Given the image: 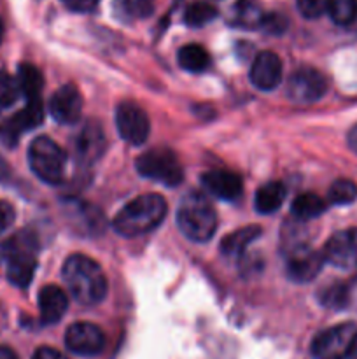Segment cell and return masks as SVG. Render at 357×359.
Instances as JSON below:
<instances>
[{
	"label": "cell",
	"mask_w": 357,
	"mask_h": 359,
	"mask_svg": "<svg viewBox=\"0 0 357 359\" xmlns=\"http://www.w3.org/2000/svg\"><path fill=\"white\" fill-rule=\"evenodd\" d=\"M62 277L69 293L80 305L100 304L107 294V279L104 270L94 259L84 255H72L63 263Z\"/></svg>",
	"instance_id": "cell-1"
},
{
	"label": "cell",
	"mask_w": 357,
	"mask_h": 359,
	"mask_svg": "<svg viewBox=\"0 0 357 359\" xmlns=\"http://www.w3.org/2000/svg\"><path fill=\"white\" fill-rule=\"evenodd\" d=\"M164 216H167V202L163 196L147 193L126 203L115 214L112 226L121 237H140L160 226Z\"/></svg>",
	"instance_id": "cell-2"
},
{
	"label": "cell",
	"mask_w": 357,
	"mask_h": 359,
	"mask_svg": "<svg viewBox=\"0 0 357 359\" xmlns=\"http://www.w3.org/2000/svg\"><path fill=\"white\" fill-rule=\"evenodd\" d=\"M177 226L189 241L209 242L217 228V216L212 203L200 193H188L178 205Z\"/></svg>",
	"instance_id": "cell-3"
},
{
	"label": "cell",
	"mask_w": 357,
	"mask_h": 359,
	"mask_svg": "<svg viewBox=\"0 0 357 359\" xmlns=\"http://www.w3.org/2000/svg\"><path fill=\"white\" fill-rule=\"evenodd\" d=\"M28 163L31 172L46 184H62L65 179V151L49 137L42 135L31 140L28 147Z\"/></svg>",
	"instance_id": "cell-4"
},
{
	"label": "cell",
	"mask_w": 357,
	"mask_h": 359,
	"mask_svg": "<svg viewBox=\"0 0 357 359\" xmlns=\"http://www.w3.org/2000/svg\"><path fill=\"white\" fill-rule=\"evenodd\" d=\"M135 167L140 175L150 179V181L161 182L164 186H178L184 179V168H182L178 158L164 147H154L140 154L135 161Z\"/></svg>",
	"instance_id": "cell-5"
},
{
	"label": "cell",
	"mask_w": 357,
	"mask_h": 359,
	"mask_svg": "<svg viewBox=\"0 0 357 359\" xmlns=\"http://www.w3.org/2000/svg\"><path fill=\"white\" fill-rule=\"evenodd\" d=\"M356 335L357 326L354 323H343L324 330L312 342V356L315 359H346Z\"/></svg>",
	"instance_id": "cell-6"
},
{
	"label": "cell",
	"mask_w": 357,
	"mask_h": 359,
	"mask_svg": "<svg viewBox=\"0 0 357 359\" xmlns=\"http://www.w3.org/2000/svg\"><path fill=\"white\" fill-rule=\"evenodd\" d=\"M115 128L122 140L132 146H140L149 137L150 123L140 105L135 102H121L115 109Z\"/></svg>",
	"instance_id": "cell-7"
},
{
	"label": "cell",
	"mask_w": 357,
	"mask_h": 359,
	"mask_svg": "<svg viewBox=\"0 0 357 359\" xmlns=\"http://www.w3.org/2000/svg\"><path fill=\"white\" fill-rule=\"evenodd\" d=\"M42 119H44V107H42L41 98L27 100V105L21 111L0 123V140L7 147H14L20 142L21 133L37 128Z\"/></svg>",
	"instance_id": "cell-8"
},
{
	"label": "cell",
	"mask_w": 357,
	"mask_h": 359,
	"mask_svg": "<svg viewBox=\"0 0 357 359\" xmlns=\"http://www.w3.org/2000/svg\"><path fill=\"white\" fill-rule=\"evenodd\" d=\"M65 346L77 356H98L105 349V333L91 323H74L65 333Z\"/></svg>",
	"instance_id": "cell-9"
},
{
	"label": "cell",
	"mask_w": 357,
	"mask_h": 359,
	"mask_svg": "<svg viewBox=\"0 0 357 359\" xmlns=\"http://www.w3.org/2000/svg\"><path fill=\"white\" fill-rule=\"evenodd\" d=\"M328 91V81L315 69H298L287 81V95L290 100L300 104H310L324 97Z\"/></svg>",
	"instance_id": "cell-10"
},
{
	"label": "cell",
	"mask_w": 357,
	"mask_h": 359,
	"mask_svg": "<svg viewBox=\"0 0 357 359\" xmlns=\"http://www.w3.org/2000/svg\"><path fill=\"white\" fill-rule=\"evenodd\" d=\"M322 255L338 269H357V228L336 231L326 242Z\"/></svg>",
	"instance_id": "cell-11"
},
{
	"label": "cell",
	"mask_w": 357,
	"mask_h": 359,
	"mask_svg": "<svg viewBox=\"0 0 357 359\" xmlns=\"http://www.w3.org/2000/svg\"><path fill=\"white\" fill-rule=\"evenodd\" d=\"M324 255L308 245L301 244L290 249L287 258V276L294 283H310L321 273L324 265Z\"/></svg>",
	"instance_id": "cell-12"
},
{
	"label": "cell",
	"mask_w": 357,
	"mask_h": 359,
	"mask_svg": "<svg viewBox=\"0 0 357 359\" xmlns=\"http://www.w3.org/2000/svg\"><path fill=\"white\" fill-rule=\"evenodd\" d=\"M49 112L59 125H76L83 114V97L74 84H63L49 102Z\"/></svg>",
	"instance_id": "cell-13"
},
{
	"label": "cell",
	"mask_w": 357,
	"mask_h": 359,
	"mask_svg": "<svg viewBox=\"0 0 357 359\" xmlns=\"http://www.w3.org/2000/svg\"><path fill=\"white\" fill-rule=\"evenodd\" d=\"M248 77L258 90H273L279 86L280 79H282V60L273 51L259 53L252 62Z\"/></svg>",
	"instance_id": "cell-14"
},
{
	"label": "cell",
	"mask_w": 357,
	"mask_h": 359,
	"mask_svg": "<svg viewBox=\"0 0 357 359\" xmlns=\"http://www.w3.org/2000/svg\"><path fill=\"white\" fill-rule=\"evenodd\" d=\"M202 186L210 195L226 200V202L240 198L241 191H244V182H241L240 175L230 170L205 172L202 174Z\"/></svg>",
	"instance_id": "cell-15"
},
{
	"label": "cell",
	"mask_w": 357,
	"mask_h": 359,
	"mask_svg": "<svg viewBox=\"0 0 357 359\" xmlns=\"http://www.w3.org/2000/svg\"><path fill=\"white\" fill-rule=\"evenodd\" d=\"M105 135L98 123H88L83 126L76 139V156L80 163L91 165L104 154Z\"/></svg>",
	"instance_id": "cell-16"
},
{
	"label": "cell",
	"mask_w": 357,
	"mask_h": 359,
	"mask_svg": "<svg viewBox=\"0 0 357 359\" xmlns=\"http://www.w3.org/2000/svg\"><path fill=\"white\" fill-rule=\"evenodd\" d=\"M69 309V298L62 287L49 284L38 293V311H41L42 325H55L65 316Z\"/></svg>",
	"instance_id": "cell-17"
},
{
	"label": "cell",
	"mask_w": 357,
	"mask_h": 359,
	"mask_svg": "<svg viewBox=\"0 0 357 359\" xmlns=\"http://www.w3.org/2000/svg\"><path fill=\"white\" fill-rule=\"evenodd\" d=\"M37 252V238L30 231H20L0 244V265L21 258V256H35Z\"/></svg>",
	"instance_id": "cell-18"
},
{
	"label": "cell",
	"mask_w": 357,
	"mask_h": 359,
	"mask_svg": "<svg viewBox=\"0 0 357 359\" xmlns=\"http://www.w3.org/2000/svg\"><path fill=\"white\" fill-rule=\"evenodd\" d=\"M261 235V228L259 226H244L240 230L233 231L227 237H224V241L220 242L219 249L223 252V256L230 259H238L244 256L245 249L255 241V238Z\"/></svg>",
	"instance_id": "cell-19"
},
{
	"label": "cell",
	"mask_w": 357,
	"mask_h": 359,
	"mask_svg": "<svg viewBox=\"0 0 357 359\" xmlns=\"http://www.w3.org/2000/svg\"><path fill=\"white\" fill-rule=\"evenodd\" d=\"M286 186L279 181L266 182L255 191L254 207L259 214H273L282 207L286 200Z\"/></svg>",
	"instance_id": "cell-20"
},
{
	"label": "cell",
	"mask_w": 357,
	"mask_h": 359,
	"mask_svg": "<svg viewBox=\"0 0 357 359\" xmlns=\"http://www.w3.org/2000/svg\"><path fill=\"white\" fill-rule=\"evenodd\" d=\"M265 18L261 6L255 0H238L231 7V23L238 28L252 30V28L261 27V21Z\"/></svg>",
	"instance_id": "cell-21"
},
{
	"label": "cell",
	"mask_w": 357,
	"mask_h": 359,
	"mask_svg": "<svg viewBox=\"0 0 357 359\" xmlns=\"http://www.w3.org/2000/svg\"><path fill=\"white\" fill-rule=\"evenodd\" d=\"M7 279L13 286L27 287L34 279L35 269H37V256H21V258L13 259L6 263Z\"/></svg>",
	"instance_id": "cell-22"
},
{
	"label": "cell",
	"mask_w": 357,
	"mask_h": 359,
	"mask_svg": "<svg viewBox=\"0 0 357 359\" xmlns=\"http://www.w3.org/2000/svg\"><path fill=\"white\" fill-rule=\"evenodd\" d=\"M18 84H20L21 93L27 97V100H35L41 98L42 86H44V77L42 72L31 63H21L18 69Z\"/></svg>",
	"instance_id": "cell-23"
},
{
	"label": "cell",
	"mask_w": 357,
	"mask_h": 359,
	"mask_svg": "<svg viewBox=\"0 0 357 359\" xmlns=\"http://www.w3.org/2000/svg\"><path fill=\"white\" fill-rule=\"evenodd\" d=\"M177 62L188 72H203L210 65V55L200 44H186L178 49Z\"/></svg>",
	"instance_id": "cell-24"
},
{
	"label": "cell",
	"mask_w": 357,
	"mask_h": 359,
	"mask_svg": "<svg viewBox=\"0 0 357 359\" xmlns=\"http://www.w3.org/2000/svg\"><path fill=\"white\" fill-rule=\"evenodd\" d=\"M293 214L300 221H310L324 214L326 202L315 193H303L293 200Z\"/></svg>",
	"instance_id": "cell-25"
},
{
	"label": "cell",
	"mask_w": 357,
	"mask_h": 359,
	"mask_svg": "<svg viewBox=\"0 0 357 359\" xmlns=\"http://www.w3.org/2000/svg\"><path fill=\"white\" fill-rule=\"evenodd\" d=\"M217 9L209 2H195L188 6L184 13V23L188 27H203V25L210 23L217 18Z\"/></svg>",
	"instance_id": "cell-26"
},
{
	"label": "cell",
	"mask_w": 357,
	"mask_h": 359,
	"mask_svg": "<svg viewBox=\"0 0 357 359\" xmlns=\"http://www.w3.org/2000/svg\"><path fill=\"white\" fill-rule=\"evenodd\" d=\"M329 16L340 27H349L357 20V0H331Z\"/></svg>",
	"instance_id": "cell-27"
},
{
	"label": "cell",
	"mask_w": 357,
	"mask_h": 359,
	"mask_svg": "<svg viewBox=\"0 0 357 359\" xmlns=\"http://www.w3.org/2000/svg\"><path fill=\"white\" fill-rule=\"evenodd\" d=\"M328 196L335 205H349L357 198V184L350 179H338L331 184Z\"/></svg>",
	"instance_id": "cell-28"
},
{
	"label": "cell",
	"mask_w": 357,
	"mask_h": 359,
	"mask_svg": "<svg viewBox=\"0 0 357 359\" xmlns=\"http://www.w3.org/2000/svg\"><path fill=\"white\" fill-rule=\"evenodd\" d=\"M321 302L322 305L335 311L346 309L349 307V287L346 284H331L321 293Z\"/></svg>",
	"instance_id": "cell-29"
},
{
	"label": "cell",
	"mask_w": 357,
	"mask_h": 359,
	"mask_svg": "<svg viewBox=\"0 0 357 359\" xmlns=\"http://www.w3.org/2000/svg\"><path fill=\"white\" fill-rule=\"evenodd\" d=\"M21 90L18 81L6 70H0V107H10L20 98Z\"/></svg>",
	"instance_id": "cell-30"
},
{
	"label": "cell",
	"mask_w": 357,
	"mask_h": 359,
	"mask_svg": "<svg viewBox=\"0 0 357 359\" xmlns=\"http://www.w3.org/2000/svg\"><path fill=\"white\" fill-rule=\"evenodd\" d=\"M329 4H331V0H296L298 11L307 20H315V18H321L322 14L328 13Z\"/></svg>",
	"instance_id": "cell-31"
},
{
	"label": "cell",
	"mask_w": 357,
	"mask_h": 359,
	"mask_svg": "<svg viewBox=\"0 0 357 359\" xmlns=\"http://www.w3.org/2000/svg\"><path fill=\"white\" fill-rule=\"evenodd\" d=\"M287 27H289V21H287V18L284 14L268 13L262 18L261 27L259 28H262L270 35H282L287 30Z\"/></svg>",
	"instance_id": "cell-32"
},
{
	"label": "cell",
	"mask_w": 357,
	"mask_h": 359,
	"mask_svg": "<svg viewBox=\"0 0 357 359\" xmlns=\"http://www.w3.org/2000/svg\"><path fill=\"white\" fill-rule=\"evenodd\" d=\"M125 11L133 18H147L154 11V0H125Z\"/></svg>",
	"instance_id": "cell-33"
},
{
	"label": "cell",
	"mask_w": 357,
	"mask_h": 359,
	"mask_svg": "<svg viewBox=\"0 0 357 359\" xmlns=\"http://www.w3.org/2000/svg\"><path fill=\"white\" fill-rule=\"evenodd\" d=\"M65 4L66 9L74 11V13H90L98 6L100 0H62Z\"/></svg>",
	"instance_id": "cell-34"
},
{
	"label": "cell",
	"mask_w": 357,
	"mask_h": 359,
	"mask_svg": "<svg viewBox=\"0 0 357 359\" xmlns=\"http://www.w3.org/2000/svg\"><path fill=\"white\" fill-rule=\"evenodd\" d=\"M14 221V209L7 202L0 200V233L6 231Z\"/></svg>",
	"instance_id": "cell-35"
},
{
	"label": "cell",
	"mask_w": 357,
	"mask_h": 359,
	"mask_svg": "<svg viewBox=\"0 0 357 359\" xmlns=\"http://www.w3.org/2000/svg\"><path fill=\"white\" fill-rule=\"evenodd\" d=\"M31 359H69L63 353H59L58 349H52V347H41L34 353Z\"/></svg>",
	"instance_id": "cell-36"
},
{
	"label": "cell",
	"mask_w": 357,
	"mask_h": 359,
	"mask_svg": "<svg viewBox=\"0 0 357 359\" xmlns=\"http://www.w3.org/2000/svg\"><path fill=\"white\" fill-rule=\"evenodd\" d=\"M349 287V307L350 305H356L357 307V277L350 284H346Z\"/></svg>",
	"instance_id": "cell-37"
},
{
	"label": "cell",
	"mask_w": 357,
	"mask_h": 359,
	"mask_svg": "<svg viewBox=\"0 0 357 359\" xmlns=\"http://www.w3.org/2000/svg\"><path fill=\"white\" fill-rule=\"evenodd\" d=\"M346 142H349L350 149L357 154V125L350 128L349 135H346Z\"/></svg>",
	"instance_id": "cell-38"
},
{
	"label": "cell",
	"mask_w": 357,
	"mask_h": 359,
	"mask_svg": "<svg viewBox=\"0 0 357 359\" xmlns=\"http://www.w3.org/2000/svg\"><path fill=\"white\" fill-rule=\"evenodd\" d=\"M0 359H18L16 353L6 346H0Z\"/></svg>",
	"instance_id": "cell-39"
},
{
	"label": "cell",
	"mask_w": 357,
	"mask_h": 359,
	"mask_svg": "<svg viewBox=\"0 0 357 359\" xmlns=\"http://www.w3.org/2000/svg\"><path fill=\"white\" fill-rule=\"evenodd\" d=\"M350 359H357V335L356 339H354V344H352V349H350Z\"/></svg>",
	"instance_id": "cell-40"
},
{
	"label": "cell",
	"mask_w": 357,
	"mask_h": 359,
	"mask_svg": "<svg viewBox=\"0 0 357 359\" xmlns=\"http://www.w3.org/2000/svg\"><path fill=\"white\" fill-rule=\"evenodd\" d=\"M2 39H4V23L0 20V44H2Z\"/></svg>",
	"instance_id": "cell-41"
}]
</instances>
